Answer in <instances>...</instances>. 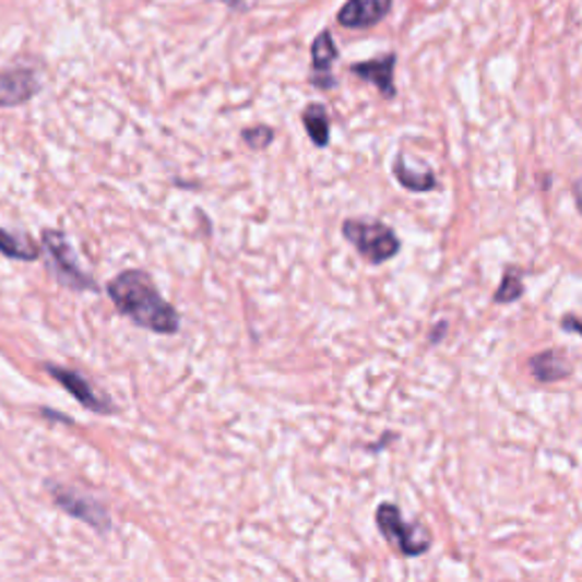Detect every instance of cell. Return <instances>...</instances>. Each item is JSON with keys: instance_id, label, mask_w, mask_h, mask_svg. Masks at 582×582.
Masks as SVG:
<instances>
[{"instance_id": "1", "label": "cell", "mask_w": 582, "mask_h": 582, "mask_svg": "<svg viewBox=\"0 0 582 582\" xmlns=\"http://www.w3.org/2000/svg\"><path fill=\"white\" fill-rule=\"evenodd\" d=\"M107 294L117 305L119 314L157 335H176L180 330V314L169 300H164L146 271L130 269L109 281Z\"/></svg>"}, {"instance_id": "2", "label": "cell", "mask_w": 582, "mask_h": 582, "mask_svg": "<svg viewBox=\"0 0 582 582\" xmlns=\"http://www.w3.org/2000/svg\"><path fill=\"white\" fill-rule=\"evenodd\" d=\"M342 233L346 241L357 248V253L371 264H382L387 260H392L401 248L396 233L390 226L380 224V221L348 218L344 221Z\"/></svg>"}, {"instance_id": "3", "label": "cell", "mask_w": 582, "mask_h": 582, "mask_svg": "<svg viewBox=\"0 0 582 582\" xmlns=\"http://www.w3.org/2000/svg\"><path fill=\"white\" fill-rule=\"evenodd\" d=\"M44 251L48 258V266L52 269V275L58 278L60 285L75 289V292H96L98 285L82 271L75 262L73 248L67 241L64 233L60 230H44Z\"/></svg>"}, {"instance_id": "4", "label": "cell", "mask_w": 582, "mask_h": 582, "mask_svg": "<svg viewBox=\"0 0 582 582\" xmlns=\"http://www.w3.org/2000/svg\"><path fill=\"white\" fill-rule=\"evenodd\" d=\"M376 523L382 533V537L396 546L403 556L419 558L430 548V535L421 531L419 525L405 523L401 516V510L394 503H382L376 512Z\"/></svg>"}, {"instance_id": "5", "label": "cell", "mask_w": 582, "mask_h": 582, "mask_svg": "<svg viewBox=\"0 0 582 582\" xmlns=\"http://www.w3.org/2000/svg\"><path fill=\"white\" fill-rule=\"evenodd\" d=\"M52 501L58 503L67 514L75 516L78 521H85L98 533H107L112 528V519H109L107 510L92 496L80 494L78 489L62 487V485H48Z\"/></svg>"}, {"instance_id": "6", "label": "cell", "mask_w": 582, "mask_h": 582, "mask_svg": "<svg viewBox=\"0 0 582 582\" xmlns=\"http://www.w3.org/2000/svg\"><path fill=\"white\" fill-rule=\"evenodd\" d=\"M44 371H46L50 378L58 380V382L64 387V390H67L71 396H75L78 403H80L82 407H85V409H90V412H94V414H115V412H117L112 399H107L103 392H98L96 387H94V382L87 380L82 373H78V371H73V369L58 367V365H50V363L44 365Z\"/></svg>"}, {"instance_id": "7", "label": "cell", "mask_w": 582, "mask_h": 582, "mask_svg": "<svg viewBox=\"0 0 582 582\" xmlns=\"http://www.w3.org/2000/svg\"><path fill=\"white\" fill-rule=\"evenodd\" d=\"M392 3L394 0H348L337 19L351 31H367L392 12Z\"/></svg>"}, {"instance_id": "8", "label": "cell", "mask_w": 582, "mask_h": 582, "mask_svg": "<svg viewBox=\"0 0 582 582\" xmlns=\"http://www.w3.org/2000/svg\"><path fill=\"white\" fill-rule=\"evenodd\" d=\"M37 92H39V82L33 71L12 69L0 73V107L23 105Z\"/></svg>"}, {"instance_id": "9", "label": "cell", "mask_w": 582, "mask_h": 582, "mask_svg": "<svg viewBox=\"0 0 582 582\" xmlns=\"http://www.w3.org/2000/svg\"><path fill=\"white\" fill-rule=\"evenodd\" d=\"M394 67H396V55H384V58H380V60H369V62L353 64L351 71L357 78L373 82V85L380 90V94L384 98H394L396 96Z\"/></svg>"}, {"instance_id": "10", "label": "cell", "mask_w": 582, "mask_h": 582, "mask_svg": "<svg viewBox=\"0 0 582 582\" xmlns=\"http://www.w3.org/2000/svg\"><path fill=\"white\" fill-rule=\"evenodd\" d=\"M528 367L537 382H558L571 376V367L560 351H544L533 355Z\"/></svg>"}, {"instance_id": "11", "label": "cell", "mask_w": 582, "mask_h": 582, "mask_svg": "<svg viewBox=\"0 0 582 582\" xmlns=\"http://www.w3.org/2000/svg\"><path fill=\"white\" fill-rule=\"evenodd\" d=\"M337 55L340 52H337L335 44H332V37L328 31L314 39V44H312V64H314V73H317L314 85H319L323 90L335 85V80L330 78V67H332V62L337 60Z\"/></svg>"}, {"instance_id": "12", "label": "cell", "mask_w": 582, "mask_h": 582, "mask_svg": "<svg viewBox=\"0 0 582 582\" xmlns=\"http://www.w3.org/2000/svg\"><path fill=\"white\" fill-rule=\"evenodd\" d=\"M0 253L10 260L35 262L37 258H41V248L27 235H14L5 228H0Z\"/></svg>"}, {"instance_id": "13", "label": "cell", "mask_w": 582, "mask_h": 582, "mask_svg": "<svg viewBox=\"0 0 582 582\" xmlns=\"http://www.w3.org/2000/svg\"><path fill=\"white\" fill-rule=\"evenodd\" d=\"M302 123H305V130H308L310 140L314 142V146L319 149H325L330 144V117L325 112L323 105H308L302 112Z\"/></svg>"}, {"instance_id": "14", "label": "cell", "mask_w": 582, "mask_h": 582, "mask_svg": "<svg viewBox=\"0 0 582 582\" xmlns=\"http://www.w3.org/2000/svg\"><path fill=\"white\" fill-rule=\"evenodd\" d=\"M394 176L409 191H428V189L435 187V174L432 171L417 174L414 169H409V164H405V155H399L396 157V162H394Z\"/></svg>"}, {"instance_id": "15", "label": "cell", "mask_w": 582, "mask_h": 582, "mask_svg": "<svg viewBox=\"0 0 582 582\" xmlns=\"http://www.w3.org/2000/svg\"><path fill=\"white\" fill-rule=\"evenodd\" d=\"M523 296V283H521V275L516 273V271H508L506 275H503V283L501 285H498V292H496V302H503V305H508V302H514V300H519Z\"/></svg>"}, {"instance_id": "16", "label": "cell", "mask_w": 582, "mask_h": 582, "mask_svg": "<svg viewBox=\"0 0 582 582\" xmlns=\"http://www.w3.org/2000/svg\"><path fill=\"white\" fill-rule=\"evenodd\" d=\"M241 136H244V142L251 146L253 151H262V149H266L273 142L275 132L269 126H256V128L244 130Z\"/></svg>"}, {"instance_id": "17", "label": "cell", "mask_w": 582, "mask_h": 582, "mask_svg": "<svg viewBox=\"0 0 582 582\" xmlns=\"http://www.w3.org/2000/svg\"><path fill=\"white\" fill-rule=\"evenodd\" d=\"M562 330L565 332H580V335H582V319H578V317H565L562 319Z\"/></svg>"}, {"instance_id": "18", "label": "cell", "mask_w": 582, "mask_h": 582, "mask_svg": "<svg viewBox=\"0 0 582 582\" xmlns=\"http://www.w3.org/2000/svg\"><path fill=\"white\" fill-rule=\"evenodd\" d=\"M573 197H575V203H578V210L582 212V178L573 182Z\"/></svg>"}, {"instance_id": "19", "label": "cell", "mask_w": 582, "mask_h": 582, "mask_svg": "<svg viewBox=\"0 0 582 582\" xmlns=\"http://www.w3.org/2000/svg\"><path fill=\"white\" fill-rule=\"evenodd\" d=\"M437 328H439V330H437V332H435V335L430 337V342H432V344H437V342H439V337L443 335V332H447V328H449V325H447V323H439Z\"/></svg>"}]
</instances>
